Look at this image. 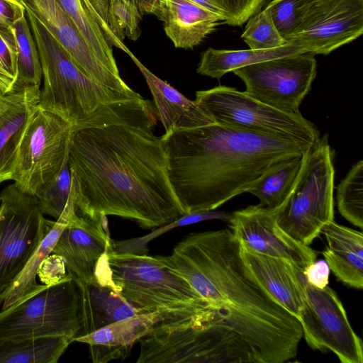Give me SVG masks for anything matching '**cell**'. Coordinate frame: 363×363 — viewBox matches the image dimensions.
Segmentation results:
<instances>
[{"instance_id": "e0dca14e", "label": "cell", "mask_w": 363, "mask_h": 363, "mask_svg": "<svg viewBox=\"0 0 363 363\" xmlns=\"http://www.w3.org/2000/svg\"><path fill=\"white\" fill-rule=\"evenodd\" d=\"M61 44L77 66L99 84L120 91L125 82L107 69L55 0H17Z\"/></svg>"}, {"instance_id": "7402d4cb", "label": "cell", "mask_w": 363, "mask_h": 363, "mask_svg": "<svg viewBox=\"0 0 363 363\" xmlns=\"http://www.w3.org/2000/svg\"><path fill=\"white\" fill-rule=\"evenodd\" d=\"M125 53L136 65L147 82L153 96L157 117L165 133L214 123L195 101L187 99L170 84L157 77L129 49Z\"/></svg>"}, {"instance_id": "9a60e30c", "label": "cell", "mask_w": 363, "mask_h": 363, "mask_svg": "<svg viewBox=\"0 0 363 363\" xmlns=\"http://www.w3.org/2000/svg\"><path fill=\"white\" fill-rule=\"evenodd\" d=\"M278 209L257 204L234 211L228 221L229 230L242 246L262 255L286 259L304 271L316 259V252L279 227Z\"/></svg>"}, {"instance_id": "ac0fdd59", "label": "cell", "mask_w": 363, "mask_h": 363, "mask_svg": "<svg viewBox=\"0 0 363 363\" xmlns=\"http://www.w3.org/2000/svg\"><path fill=\"white\" fill-rule=\"evenodd\" d=\"M240 252L250 277L275 302L298 319L305 296L303 271L286 259L262 255L241 245Z\"/></svg>"}, {"instance_id": "cb8c5ba5", "label": "cell", "mask_w": 363, "mask_h": 363, "mask_svg": "<svg viewBox=\"0 0 363 363\" xmlns=\"http://www.w3.org/2000/svg\"><path fill=\"white\" fill-rule=\"evenodd\" d=\"M78 281L82 298L81 337L116 321L140 313L124 299L112 282L99 279L89 282Z\"/></svg>"}, {"instance_id": "d4e9b609", "label": "cell", "mask_w": 363, "mask_h": 363, "mask_svg": "<svg viewBox=\"0 0 363 363\" xmlns=\"http://www.w3.org/2000/svg\"><path fill=\"white\" fill-rule=\"evenodd\" d=\"M302 48L289 43L279 48L268 50H205L198 65L196 72L211 78L220 79L234 69L276 57L305 53Z\"/></svg>"}, {"instance_id": "ba28073f", "label": "cell", "mask_w": 363, "mask_h": 363, "mask_svg": "<svg viewBox=\"0 0 363 363\" xmlns=\"http://www.w3.org/2000/svg\"><path fill=\"white\" fill-rule=\"evenodd\" d=\"M335 169L326 138L302 155L290 194L279 207L277 223L296 241L309 245L334 219Z\"/></svg>"}, {"instance_id": "f35d334b", "label": "cell", "mask_w": 363, "mask_h": 363, "mask_svg": "<svg viewBox=\"0 0 363 363\" xmlns=\"http://www.w3.org/2000/svg\"><path fill=\"white\" fill-rule=\"evenodd\" d=\"M68 272L63 259L55 254H50L41 263L38 276L42 283L50 285L65 278Z\"/></svg>"}, {"instance_id": "4fadbf2b", "label": "cell", "mask_w": 363, "mask_h": 363, "mask_svg": "<svg viewBox=\"0 0 363 363\" xmlns=\"http://www.w3.org/2000/svg\"><path fill=\"white\" fill-rule=\"evenodd\" d=\"M298 320L310 347L330 350L342 363H363V345L347 318L337 294L305 281V296Z\"/></svg>"}, {"instance_id": "74e56055", "label": "cell", "mask_w": 363, "mask_h": 363, "mask_svg": "<svg viewBox=\"0 0 363 363\" xmlns=\"http://www.w3.org/2000/svg\"><path fill=\"white\" fill-rule=\"evenodd\" d=\"M226 15L224 23L241 26L260 11L267 0H219Z\"/></svg>"}, {"instance_id": "5b68a950", "label": "cell", "mask_w": 363, "mask_h": 363, "mask_svg": "<svg viewBox=\"0 0 363 363\" xmlns=\"http://www.w3.org/2000/svg\"><path fill=\"white\" fill-rule=\"evenodd\" d=\"M26 17L35 41L43 77L38 106L60 117L74 129L105 106L139 99L93 80L73 62L61 44L30 13ZM141 98V97H140Z\"/></svg>"}, {"instance_id": "4dcf8cb0", "label": "cell", "mask_w": 363, "mask_h": 363, "mask_svg": "<svg viewBox=\"0 0 363 363\" xmlns=\"http://www.w3.org/2000/svg\"><path fill=\"white\" fill-rule=\"evenodd\" d=\"M340 214L353 225L363 226V161L354 164L337 188Z\"/></svg>"}, {"instance_id": "6da1fadb", "label": "cell", "mask_w": 363, "mask_h": 363, "mask_svg": "<svg viewBox=\"0 0 363 363\" xmlns=\"http://www.w3.org/2000/svg\"><path fill=\"white\" fill-rule=\"evenodd\" d=\"M157 113L143 97L105 106L74 128L68 164L75 210L155 229L184 215L172 189Z\"/></svg>"}, {"instance_id": "ab89813d", "label": "cell", "mask_w": 363, "mask_h": 363, "mask_svg": "<svg viewBox=\"0 0 363 363\" xmlns=\"http://www.w3.org/2000/svg\"><path fill=\"white\" fill-rule=\"evenodd\" d=\"M330 267L325 260H315L303 271L306 281L317 288L323 289L329 282Z\"/></svg>"}, {"instance_id": "ffe728a7", "label": "cell", "mask_w": 363, "mask_h": 363, "mask_svg": "<svg viewBox=\"0 0 363 363\" xmlns=\"http://www.w3.org/2000/svg\"><path fill=\"white\" fill-rule=\"evenodd\" d=\"M162 21L174 47L191 49L213 33L223 20L191 0H156L153 13Z\"/></svg>"}, {"instance_id": "277c9868", "label": "cell", "mask_w": 363, "mask_h": 363, "mask_svg": "<svg viewBox=\"0 0 363 363\" xmlns=\"http://www.w3.org/2000/svg\"><path fill=\"white\" fill-rule=\"evenodd\" d=\"M228 321L224 313L214 308L182 319L159 321L140 340L136 362H253Z\"/></svg>"}, {"instance_id": "2e32d148", "label": "cell", "mask_w": 363, "mask_h": 363, "mask_svg": "<svg viewBox=\"0 0 363 363\" xmlns=\"http://www.w3.org/2000/svg\"><path fill=\"white\" fill-rule=\"evenodd\" d=\"M112 240L106 216L91 218L77 213L74 207L52 253L63 259L67 272L76 279L89 282L96 279L98 265Z\"/></svg>"}, {"instance_id": "83f0119b", "label": "cell", "mask_w": 363, "mask_h": 363, "mask_svg": "<svg viewBox=\"0 0 363 363\" xmlns=\"http://www.w3.org/2000/svg\"><path fill=\"white\" fill-rule=\"evenodd\" d=\"M72 341L65 336L0 340V363H57Z\"/></svg>"}, {"instance_id": "7a4b0ae2", "label": "cell", "mask_w": 363, "mask_h": 363, "mask_svg": "<svg viewBox=\"0 0 363 363\" xmlns=\"http://www.w3.org/2000/svg\"><path fill=\"white\" fill-rule=\"evenodd\" d=\"M155 257L227 315L259 363H284L296 357L303 337L300 321L250 277L229 228L190 233L170 255Z\"/></svg>"}, {"instance_id": "3957f363", "label": "cell", "mask_w": 363, "mask_h": 363, "mask_svg": "<svg viewBox=\"0 0 363 363\" xmlns=\"http://www.w3.org/2000/svg\"><path fill=\"white\" fill-rule=\"evenodd\" d=\"M161 139L168 178L184 214L217 208L246 192L273 164L301 157L313 146L215 122L165 133Z\"/></svg>"}, {"instance_id": "4316f807", "label": "cell", "mask_w": 363, "mask_h": 363, "mask_svg": "<svg viewBox=\"0 0 363 363\" xmlns=\"http://www.w3.org/2000/svg\"><path fill=\"white\" fill-rule=\"evenodd\" d=\"M301 162L302 156L273 164L251 184L246 192L256 196L259 201L258 205L263 208L279 207L292 191Z\"/></svg>"}, {"instance_id": "8d00e7d4", "label": "cell", "mask_w": 363, "mask_h": 363, "mask_svg": "<svg viewBox=\"0 0 363 363\" xmlns=\"http://www.w3.org/2000/svg\"><path fill=\"white\" fill-rule=\"evenodd\" d=\"M17 48L10 28L0 29V96L16 90Z\"/></svg>"}, {"instance_id": "b9f144b4", "label": "cell", "mask_w": 363, "mask_h": 363, "mask_svg": "<svg viewBox=\"0 0 363 363\" xmlns=\"http://www.w3.org/2000/svg\"><path fill=\"white\" fill-rule=\"evenodd\" d=\"M191 1L199 4V6L206 9L213 13L219 16L223 20V23L226 20L225 13L219 1V0H191Z\"/></svg>"}, {"instance_id": "7c38bea8", "label": "cell", "mask_w": 363, "mask_h": 363, "mask_svg": "<svg viewBox=\"0 0 363 363\" xmlns=\"http://www.w3.org/2000/svg\"><path fill=\"white\" fill-rule=\"evenodd\" d=\"M317 69L311 52L276 57L235 69L251 97L287 113H299Z\"/></svg>"}, {"instance_id": "603a6c76", "label": "cell", "mask_w": 363, "mask_h": 363, "mask_svg": "<svg viewBox=\"0 0 363 363\" xmlns=\"http://www.w3.org/2000/svg\"><path fill=\"white\" fill-rule=\"evenodd\" d=\"M321 233L328 247L323 252L325 260L337 279L351 287H363V234L361 231L327 223Z\"/></svg>"}, {"instance_id": "d6986e66", "label": "cell", "mask_w": 363, "mask_h": 363, "mask_svg": "<svg viewBox=\"0 0 363 363\" xmlns=\"http://www.w3.org/2000/svg\"><path fill=\"white\" fill-rule=\"evenodd\" d=\"M39 93V86H29L0 96V183L11 179L23 135L38 106Z\"/></svg>"}, {"instance_id": "d6a6232c", "label": "cell", "mask_w": 363, "mask_h": 363, "mask_svg": "<svg viewBox=\"0 0 363 363\" xmlns=\"http://www.w3.org/2000/svg\"><path fill=\"white\" fill-rule=\"evenodd\" d=\"M71 185L72 177L67 157L59 173L35 195L38 199L41 213L57 220L68 201Z\"/></svg>"}, {"instance_id": "e575fe53", "label": "cell", "mask_w": 363, "mask_h": 363, "mask_svg": "<svg viewBox=\"0 0 363 363\" xmlns=\"http://www.w3.org/2000/svg\"><path fill=\"white\" fill-rule=\"evenodd\" d=\"M313 0H272L265 10L280 35L288 41L295 33Z\"/></svg>"}, {"instance_id": "484cf974", "label": "cell", "mask_w": 363, "mask_h": 363, "mask_svg": "<svg viewBox=\"0 0 363 363\" xmlns=\"http://www.w3.org/2000/svg\"><path fill=\"white\" fill-rule=\"evenodd\" d=\"M74 208V195L71 189L68 201L62 215L41 241L26 267L6 294L3 302L2 310L11 306L43 286V284H39L36 281L38 269L43 261L52 253Z\"/></svg>"}, {"instance_id": "836d02e7", "label": "cell", "mask_w": 363, "mask_h": 363, "mask_svg": "<svg viewBox=\"0 0 363 363\" xmlns=\"http://www.w3.org/2000/svg\"><path fill=\"white\" fill-rule=\"evenodd\" d=\"M251 50H268L289 43L278 32L265 9L259 11L249 19L241 35Z\"/></svg>"}, {"instance_id": "8992f818", "label": "cell", "mask_w": 363, "mask_h": 363, "mask_svg": "<svg viewBox=\"0 0 363 363\" xmlns=\"http://www.w3.org/2000/svg\"><path fill=\"white\" fill-rule=\"evenodd\" d=\"M106 258L114 286L140 313H159L164 320H174L213 308L155 256L116 253L111 243Z\"/></svg>"}, {"instance_id": "52a82bcc", "label": "cell", "mask_w": 363, "mask_h": 363, "mask_svg": "<svg viewBox=\"0 0 363 363\" xmlns=\"http://www.w3.org/2000/svg\"><path fill=\"white\" fill-rule=\"evenodd\" d=\"M82 298L79 281L70 272L0 312V340L82 335Z\"/></svg>"}, {"instance_id": "5bb4252c", "label": "cell", "mask_w": 363, "mask_h": 363, "mask_svg": "<svg viewBox=\"0 0 363 363\" xmlns=\"http://www.w3.org/2000/svg\"><path fill=\"white\" fill-rule=\"evenodd\" d=\"M363 33V0H313L288 40L313 55H328Z\"/></svg>"}, {"instance_id": "44dd1931", "label": "cell", "mask_w": 363, "mask_h": 363, "mask_svg": "<svg viewBox=\"0 0 363 363\" xmlns=\"http://www.w3.org/2000/svg\"><path fill=\"white\" fill-rule=\"evenodd\" d=\"M161 320L164 318L159 313H137L80 337L75 342L89 345V356L94 363L124 359L130 354L133 345Z\"/></svg>"}, {"instance_id": "f1b7e54d", "label": "cell", "mask_w": 363, "mask_h": 363, "mask_svg": "<svg viewBox=\"0 0 363 363\" xmlns=\"http://www.w3.org/2000/svg\"><path fill=\"white\" fill-rule=\"evenodd\" d=\"M72 19L83 38L97 58L111 72L120 75L112 46L98 24L84 6L82 0H55Z\"/></svg>"}, {"instance_id": "30bf717a", "label": "cell", "mask_w": 363, "mask_h": 363, "mask_svg": "<svg viewBox=\"0 0 363 363\" xmlns=\"http://www.w3.org/2000/svg\"><path fill=\"white\" fill-rule=\"evenodd\" d=\"M41 213L38 199L15 184L0 193V304L41 241L54 225Z\"/></svg>"}, {"instance_id": "8fae6325", "label": "cell", "mask_w": 363, "mask_h": 363, "mask_svg": "<svg viewBox=\"0 0 363 363\" xmlns=\"http://www.w3.org/2000/svg\"><path fill=\"white\" fill-rule=\"evenodd\" d=\"M73 128L39 106L23 135L11 179L22 192L35 196L62 169Z\"/></svg>"}, {"instance_id": "7bdbcfd3", "label": "cell", "mask_w": 363, "mask_h": 363, "mask_svg": "<svg viewBox=\"0 0 363 363\" xmlns=\"http://www.w3.org/2000/svg\"><path fill=\"white\" fill-rule=\"evenodd\" d=\"M136 5L142 16L153 13L156 0H126Z\"/></svg>"}, {"instance_id": "f546056e", "label": "cell", "mask_w": 363, "mask_h": 363, "mask_svg": "<svg viewBox=\"0 0 363 363\" xmlns=\"http://www.w3.org/2000/svg\"><path fill=\"white\" fill-rule=\"evenodd\" d=\"M17 48L18 76L16 89L39 86L43 78L42 67L35 41L26 14L11 28Z\"/></svg>"}, {"instance_id": "9c48e42d", "label": "cell", "mask_w": 363, "mask_h": 363, "mask_svg": "<svg viewBox=\"0 0 363 363\" xmlns=\"http://www.w3.org/2000/svg\"><path fill=\"white\" fill-rule=\"evenodd\" d=\"M213 122L314 145L320 140L315 125L301 113L282 111L235 88L218 86L197 91L194 100Z\"/></svg>"}, {"instance_id": "1f68e13d", "label": "cell", "mask_w": 363, "mask_h": 363, "mask_svg": "<svg viewBox=\"0 0 363 363\" xmlns=\"http://www.w3.org/2000/svg\"><path fill=\"white\" fill-rule=\"evenodd\" d=\"M230 215L228 213L213 211L184 214L171 223L154 229L148 235L123 240H113L112 250L116 253L147 254L148 252L147 245L149 242L171 229L208 220H222L228 222Z\"/></svg>"}, {"instance_id": "60d3db41", "label": "cell", "mask_w": 363, "mask_h": 363, "mask_svg": "<svg viewBox=\"0 0 363 363\" xmlns=\"http://www.w3.org/2000/svg\"><path fill=\"white\" fill-rule=\"evenodd\" d=\"M24 15L26 9L17 0H0V29L10 28Z\"/></svg>"}, {"instance_id": "d590c367", "label": "cell", "mask_w": 363, "mask_h": 363, "mask_svg": "<svg viewBox=\"0 0 363 363\" xmlns=\"http://www.w3.org/2000/svg\"><path fill=\"white\" fill-rule=\"evenodd\" d=\"M109 22L116 36L123 40L126 36L136 40L140 35L142 15L135 4L126 0H109Z\"/></svg>"}]
</instances>
